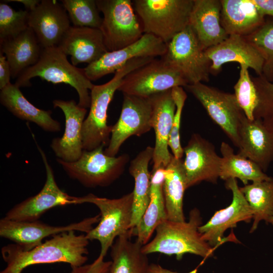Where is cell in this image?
Segmentation results:
<instances>
[{
  "instance_id": "1",
  "label": "cell",
  "mask_w": 273,
  "mask_h": 273,
  "mask_svg": "<svg viewBox=\"0 0 273 273\" xmlns=\"http://www.w3.org/2000/svg\"><path fill=\"white\" fill-rule=\"evenodd\" d=\"M89 240L85 235H77L74 231L52 236L29 250L13 243L2 247L3 258L6 263L0 273H21L35 264L64 262L71 267L80 266L87 260Z\"/></svg>"
},
{
  "instance_id": "2",
  "label": "cell",
  "mask_w": 273,
  "mask_h": 273,
  "mask_svg": "<svg viewBox=\"0 0 273 273\" xmlns=\"http://www.w3.org/2000/svg\"><path fill=\"white\" fill-rule=\"evenodd\" d=\"M154 58H137L131 60L116 71L113 78L101 85H94L90 90V104L82 129L83 150L92 151L108 146L112 125L107 123L108 109L114 94L123 78L129 72L149 62Z\"/></svg>"
},
{
  "instance_id": "3",
  "label": "cell",
  "mask_w": 273,
  "mask_h": 273,
  "mask_svg": "<svg viewBox=\"0 0 273 273\" xmlns=\"http://www.w3.org/2000/svg\"><path fill=\"white\" fill-rule=\"evenodd\" d=\"M201 224L200 212L196 208L190 211L187 222L167 219L157 226L155 236L143 246L142 251L147 255L156 252L174 255L178 260L186 253L194 254L204 259L211 257L215 248L202 239L198 231Z\"/></svg>"
},
{
  "instance_id": "4",
  "label": "cell",
  "mask_w": 273,
  "mask_h": 273,
  "mask_svg": "<svg viewBox=\"0 0 273 273\" xmlns=\"http://www.w3.org/2000/svg\"><path fill=\"white\" fill-rule=\"evenodd\" d=\"M34 77H39L54 84L70 85L78 94V105L86 109L89 108V91L94 84L86 76L84 69L70 63L67 55L58 46L43 48L38 62L22 72L15 84L19 87H29L31 85L30 79Z\"/></svg>"
},
{
  "instance_id": "5",
  "label": "cell",
  "mask_w": 273,
  "mask_h": 273,
  "mask_svg": "<svg viewBox=\"0 0 273 273\" xmlns=\"http://www.w3.org/2000/svg\"><path fill=\"white\" fill-rule=\"evenodd\" d=\"M133 5L144 33L165 43L189 25L193 0H135Z\"/></svg>"
},
{
  "instance_id": "6",
  "label": "cell",
  "mask_w": 273,
  "mask_h": 273,
  "mask_svg": "<svg viewBox=\"0 0 273 273\" xmlns=\"http://www.w3.org/2000/svg\"><path fill=\"white\" fill-rule=\"evenodd\" d=\"M83 199L84 203L94 204L100 211L98 225L85 235L89 241L96 240L100 242L99 254L105 257L117 237L129 233L131 235L133 193L112 199L89 194L83 196Z\"/></svg>"
},
{
  "instance_id": "7",
  "label": "cell",
  "mask_w": 273,
  "mask_h": 273,
  "mask_svg": "<svg viewBox=\"0 0 273 273\" xmlns=\"http://www.w3.org/2000/svg\"><path fill=\"white\" fill-rule=\"evenodd\" d=\"M104 147L92 151L83 150L76 161L67 162L57 159L58 163L71 178L87 188L107 187L123 173L129 156L123 154L111 157L104 153Z\"/></svg>"
},
{
  "instance_id": "8",
  "label": "cell",
  "mask_w": 273,
  "mask_h": 273,
  "mask_svg": "<svg viewBox=\"0 0 273 273\" xmlns=\"http://www.w3.org/2000/svg\"><path fill=\"white\" fill-rule=\"evenodd\" d=\"M103 14L100 28L108 52L132 44L143 35L142 27L130 0H96Z\"/></svg>"
},
{
  "instance_id": "9",
  "label": "cell",
  "mask_w": 273,
  "mask_h": 273,
  "mask_svg": "<svg viewBox=\"0 0 273 273\" xmlns=\"http://www.w3.org/2000/svg\"><path fill=\"white\" fill-rule=\"evenodd\" d=\"M160 58L177 71L188 85L209 80L211 62L189 25L167 43L166 52Z\"/></svg>"
},
{
  "instance_id": "10",
  "label": "cell",
  "mask_w": 273,
  "mask_h": 273,
  "mask_svg": "<svg viewBox=\"0 0 273 273\" xmlns=\"http://www.w3.org/2000/svg\"><path fill=\"white\" fill-rule=\"evenodd\" d=\"M202 104L211 119L223 130L233 144L240 145V131L246 116L234 94L198 82L186 87Z\"/></svg>"
},
{
  "instance_id": "11",
  "label": "cell",
  "mask_w": 273,
  "mask_h": 273,
  "mask_svg": "<svg viewBox=\"0 0 273 273\" xmlns=\"http://www.w3.org/2000/svg\"><path fill=\"white\" fill-rule=\"evenodd\" d=\"M187 85L177 71L161 58H156L127 74L118 90L123 94L148 98L174 87Z\"/></svg>"
},
{
  "instance_id": "12",
  "label": "cell",
  "mask_w": 273,
  "mask_h": 273,
  "mask_svg": "<svg viewBox=\"0 0 273 273\" xmlns=\"http://www.w3.org/2000/svg\"><path fill=\"white\" fill-rule=\"evenodd\" d=\"M46 171V180L40 191L14 206L4 218L16 221L37 220L46 212L57 206L84 203L83 197L69 195L58 186L46 155L36 142Z\"/></svg>"
},
{
  "instance_id": "13",
  "label": "cell",
  "mask_w": 273,
  "mask_h": 273,
  "mask_svg": "<svg viewBox=\"0 0 273 273\" xmlns=\"http://www.w3.org/2000/svg\"><path fill=\"white\" fill-rule=\"evenodd\" d=\"M152 106L150 97L123 94L120 115L112 125L111 137L106 155L114 157L122 144L130 136H140L152 128Z\"/></svg>"
},
{
  "instance_id": "14",
  "label": "cell",
  "mask_w": 273,
  "mask_h": 273,
  "mask_svg": "<svg viewBox=\"0 0 273 273\" xmlns=\"http://www.w3.org/2000/svg\"><path fill=\"white\" fill-rule=\"evenodd\" d=\"M100 215L64 226H54L41 221H16L4 217L0 220V236L10 240L25 250H29L42 243L50 236L71 231L88 233L98 223Z\"/></svg>"
},
{
  "instance_id": "15",
  "label": "cell",
  "mask_w": 273,
  "mask_h": 273,
  "mask_svg": "<svg viewBox=\"0 0 273 273\" xmlns=\"http://www.w3.org/2000/svg\"><path fill=\"white\" fill-rule=\"evenodd\" d=\"M167 44L153 35L144 33L134 43L112 52H107L97 61L84 69L87 78L96 81L122 67L128 62L137 58H157L166 53Z\"/></svg>"
},
{
  "instance_id": "16",
  "label": "cell",
  "mask_w": 273,
  "mask_h": 273,
  "mask_svg": "<svg viewBox=\"0 0 273 273\" xmlns=\"http://www.w3.org/2000/svg\"><path fill=\"white\" fill-rule=\"evenodd\" d=\"M225 187L233 193L231 204L216 211L206 223L198 228L202 239L214 248L232 238H223L227 229L235 227L237 223L242 221L249 222L253 217V212L241 191L237 179L226 180Z\"/></svg>"
},
{
  "instance_id": "17",
  "label": "cell",
  "mask_w": 273,
  "mask_h": 273,
  "mask_svg": "<svg viewBox=\"0 0 273 273\" xmlns=\"http://www.w3.org/2000/svg\"><path fill=\"white\" fill-rule=\"evenodd\" d=\"M183 166L187 189L202 181L216 183L219 177L221 157L210 142L194 133L184 148Z\"/></svg>"
},
{
  "instance_id": "18",
  "label": "cell",
  "mask_w": 273,
  "mask_h": 273,
  "mask_svg": "<svg viewBox=\"0 0 273 273\" xmlns=\"http://www.w3.org/2000/svg\"><path fill=\"white\" fill-rule=\"evenodd\" d=\"M68 13L56 1L42 0L29 12L28 26L42 48L58 46L70 28Z\"/></svg>"
},
{
  "instance_id": "19",
  "label": "cell",
  "mask_w": 273,
  "mask_h": 273,
  "mask_svg": "<svg viewBox=\"0 0 273 273\" xmlns=\"http://www.w3.org/2000/svg\"><path fill=\"white\" fill-rule=\"evenodd\" d=\"M53 104L54 108H60L64 113L65 124L63 135L54 139L51 147L57 159L67 162L76 161L83 151L82 129L87 110L73 100H54Z\"/></svg>"
},
{
  "instance_id": "20",
  "label": "cell",
  "mask_w": 273,
  "mask_h": 273,
  "mask_svg": "<svg viewBox=\"0 0 273 273\" xmlns=\"http://www.w3.org/2000/svg\"><path fill=\"white\" fill-rule=\"evenodd\" d=\"M152 106V128L155 134L153 156V170L165 168L173 155L168 150V141L172 129L176 106L171 89L150 97Z\"/></svg>"
},
{
  "instance_id": "21",
  "label": "cell",
  "mask_w": 273,
  "mask_h": 273,
  "mask_svg": "<svg viewBox=\"0 0 273 273\" xmlns=\"http://www.w3.org/2000/svg\"><path fill=\"white\" fill-rule=\"evenodd\" d=\"M205 54L211 62L210 71L213 75L220 71L223 64L233 62L245 64L258 76L262 75L264 60L244 36L229 35L220 43L205 50Z\"/></svg>"
},
{
  "instance_id": "22",
  "label": "cell",
  "mask_w": 273,
  "mask_h": 273,
  "mask_svg": "<svg viewBox=\"0 0 273 273\" xmlns=\"http://www.w3.org/2000/svg\"><path fill=\"white\" fill-rule=\"evenodd\" d=\"M58 47L71 56L75 66L91 64L108 52L100 29L87 27L70 26Z\"/></svg>"
},
{
  "instance_id": "23",
  "label": "cell",
  "mask_w": 273,
  "mask_h": 273,
  "mask_svg": "<svg viewBox=\"0 0 273 273\" xmlns=\"http://www.w3.org/2000/svg\"><path fill=\"white\" fill-rule=\"evenodd\" d=\"M220 0H193L189 25L205 50L227 38L220 23Z\"/></svg>"
},
{
  "instance_id": "24",
  "label": "cell",
  "mask_w": 273,
  "mask_h": 273,
  "mask_svg": "<svg viewBox=\"0 0 273 273\" xmlns=\"http://www.w3.org/2000/svg\"><path fill=\"white\" fill-rule=\"evenodd\" d=\"M240 145L238 154L255 163L265 172L273 161V132L262 122L245 116L240 131Z\"/></svg>"
},
{
  "instance_id": "25",
  "label": "cell",
  "mask_w": 273,
  "mask_h": 273,
  "mask_svg": "<svg viewBox=\"0 0 273 273\" xmlns=\"http://www.w3.org/2000/svg\"><path fill=\"white\" fill-rule=\"evenodd\" d=\"M220 23L228 35H248L261 26L265 17L252 0H220Z\"/></svg>"
},
{
  "instance_id": "26",
  "label": "cell",
  "mask_w": 273,
  "mask_h": 273,
  "mask_svg": "<svg viewBox=\"0 0 273 273\" xmlns=\"http://www.w3.org/2000/svg\"><path fill=\"white\" fill-rule=\"evenodd\" d=\"M43 49L29 27L14 37L0 41V51L9 63L13 78L18 77L26 69L35 65Z\"/></svg>"
},
{
  "instance_id": "27",
  "label": "cell",
  "mask_w": 273,
  "mask_h": 273,
  "mask_svg": "<svg viewBox=\"0 0 273 273\" xmlns=\"http://www.w3.org/2000/svg\"><path fill=\"white\" fill-rule=\"evenodd\" d=\"M0 102L18 118L35 123L46 131L61 130L59 122L52 117V111L40 109L30 103L17 85L10 83L1 90Z\"/></svg>"
},
{
  "instance_id": "28",
  "label": "cell",
  "mask_w": 273,
  "mask_h": 273,
  "mask_svg": "<svg viewBox=\"0 0 273 273\" xmlns=\"http://www.w3.org/2000/svg\"><path fill=\"white\" fill-rule=\"evenodd\" d=\"M165 168L152 170L151 178L150 201L138 225L132 231L136 240L147 244L157 226L167 219L163 190Z\"/></svg>"
},
{
  "instance_id": "29",
  "label": "cell",
  "mask_w": 273,
  "mask_h": 273,
  "mask_svg": "<svg viewBox=\"0 0 273 273\" xmlns=\"http://www.w3.org/2000/svg\"><path fill=\"white\" fill-rule=\"evenodd\" d=\"M154 147L148 146L131 161L129 172L134 180L130 233L138 225L150 201L151 174L149 165L153 159Z\"/></svg>"
},
{
  "instance_id": "30",
  "label": "cell",
  "mask_w": 273,
  "mask_h": 273,
  "mask_svg": "<svg viewBox=\"0 0 273 273\" xmlns=\"http://www.w3.org/2000/svg\"><path fill=\"white\" fill-rule=\"evenodd\" d=\"M130 234L117 237L111 247L109 273H149L150 263L143 245L131 241Z\"/></svg>"
},
{
  "instance_id": "31",
  "label": "cell",
  "mask_w": 273,
  "mask_h": 273,
  "mask_svg": "<svg viewBox=\"0 0 273 273\" xmlns=\"http://www.w3.org/2000/svg\"><path fill=\"white\" fill-rule=\"evenodd\" d=\"M187 189L183 160L173 156L165 168L163 190L167 219L185 221L183 212V197Z\"/></svg>"
},
{
  "instance_id": "32",
  "label": "cell",
  "mask_w": 273,
  "mask_h": 273,
  "mask_svg": "<svg viewBox=\"0 0 273 273\" xmlns=\"http://www.w3.org/2000/svg\"><path fill=\"white\" fill-rule=\"evenodd\" d=\"M222 155L219 177L225 181L230 178H239L244 186L248 181H262L272 179L255 163L240 155L234 153L233 149L226 143L220 145Z\"/></svg>"
},
{
  "instance_id": "33",
  "label": "cell",
  "mask_w": 273,
  "mask_h": 273,
  "mask_svg": "<svg viewBox=\"0 0 273 273\" xmlns=\"http://www.w3.org/2000/svg\"><path fill=\"white\" fill-rule=\"evenodd\" d=\"M253 212V222L250 232L254 231L259 222L269 223L273 217V179L240 187Z\"/></svg>"
},
{
  "instance_id": "34",
  "label": "cell",
  "mask_w": 273,
  "mask_h": 273,
  "mask_svg": "<svg viewBox=\"0 0 273 273\" xmlns=\"http://www.w3.org/2000/svg\"><path fill=\"white\" fill-rule=\"evenodd\" d=\"M244 38L257 51L264 60L262 76L273 81V18Z\"/></svg>"
},
{
  "instance_id": "35",
  "label": "cell",
  "mask_w": 273,
  "mask_h": 273,
  "mask_svg": "<svg viewBox=\"0 0 273 273\" xmlns=\"http://www.w3.org/2000/svg\"><path fill=\"white\" fill-rule=\"evenodd\" d=\"M73 26L100 29L102 21L95 0H62Z\"/></svg>"
},
{
  "instance_id": "36",
  "label": "cell",
  "mask_w": 273,
  "mask_h": 273,
  "mask_svg": "<svg viewBox=\"0 0 273 273\" xmlns=\"http://www.w3.org/2000/svg\"><path fill=\"white\" fill-rule=\"evenodd\" d=\"M251 77L258 97L254 118L260 120L267 129L273 132V81L262 75Z\"/></svg>"
},
{
  "instance_id": "37",
  "label": "cell",
  "mask_w": 273,
  "mask_h": 273,
  "mask_svg": "<svg viewBox=\"0 0 273 273\" xmlns=\"http://www.w3.org/2000/svg\"><path fill=\"white\" fill-rule=\"evenodd\" d=\"M239 78L234 86L237 101L246 117L253 120L258 104V97L254 83L248 71V67L240 64Z\"/></svg>"
},
{
  "instance_id": "38",
  "label": "cell",
  "mask_w": 273,
  "mask_h": 273,
  "mask_svg": "<svg viewBox=\"0 0 273 273\" xmlns=\"http://www.w3.org/2000/svg\"><path fill=\"white\" fill-rule=\"evenodd\" d=\"M29 11H16L3 2L0 3V41L14 37L28 26Z\"/></svg>"
},
{
  "instance_id": "39",
  "label": "cell",
  "mask_w": 273,
  "mask_h": 273,
  "mask_svg": "<svg viewBox=\"0 0 273 273\" xmlns=\"http://www.w3.org/2000/svg\"><path fill=\"white\" fill-rule=\"evenodd\" d=\"M171 94L175 104L176 109L168 141V146L175 158L182 159L184 152V148L181 147L180 141L179 129L182 111L187 96L183 87L181 86L172 88Z\"/></svg>"
},
{
  "instance_id": "40",
  "label": "cell",
  "mask_w": 273,
  "mask_h": 273,
  "mask_svg": "<svg viewBox=\"0 0 273 273\" xmlns=\"http://www.w3.org/2000/svg\"><path fill=\"white\" fill-rule=\"evenodd\" d=\"M104 258L99 254L92 263L71 267L70 273H109L111 261H105Z\"/></svg>"
},
{
  "instance_id": "41",
  "label": "cell",
  "mask_w": 273,
  "mask_h": 273,
  "mask_svg": "<svg viewBox=\"0 0 273 273\" xmlns=\"http://www.w3.org/2000/svg\"><path fill=\"white\" fill-rule=\"evenodd\" d=\"M11 77V71L9 63L4 54L0 51V89L5 88L9 84Z\"/></svg>"
},
{
  "instance_id": "42",
  "label": "cell",
  "mask_w": 273,
  "mask_h": 273,
  "mask_svg": "<svg viewBox=\"0 0 273 273\" xmlns=\"http://www.w3.org/2000/svg\"><path fill=\"white\" fill-rule=\"evenodd\" d=\"M264 16L273 18V0H252Z\"/></svg>"
},
{
  "instance_id": "43",
  "label": "cell",
  "mask_w": 273,
  "mask_h": 273,
  "mask_svg": "<svg viewBox=\"0 0 273 273\" xmlns=\"http://www.w3.org/2000/svg\"><path fill=\"white\" fill-rule=\"evenodd\" d=\"M197 268L188 273H197ZM149 273H177L169 269L163 267L161 265L156 263H150Z\"/></svg>"
},
{
  "instance_id": "44",
  "label": "cell",
  "mask_w": 273,
  "mask_h": 273,
  "mask_svg": "<svg viewBox=\"0 0 273 273\" xmlns=\"http://www.w3.org/2000/svg\"><path fill=\"white\" fill-rule=\"evenodd\" d=\"M5 2H18L21 3L24 5L26 10L29 12H30L34 10L36 6L39 4L40 1L38 0H8L4 1Z\"/></svg>"
},
{
  "instance_id": "45",
  "label": "cell",
  "mask_w": 273,
  "mask_h": 273,
  "mask_svg": "<svg viewBox=\"0 0 273 273\" xmlns=\"http://www.w3.org/2000/svg\"><path fill=\"white\" fill-rule=\"evenodd\" d=\"M269 223H271L273 225V217H272L269 221Z\"/></svg>"
}]
</instances>
